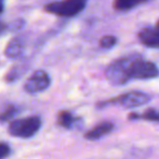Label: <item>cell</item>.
Masks as SVG:
<instances>
[{"label": "cell", "instance_id": "1", "mask_svg": "<svg viewBox=\"0 0 159 159\" xmlns=\"http://www.w3.org/2000/svg\"><path fill=\"white\" fill-rule=\"evenodd\" d=\"M40 126H42V119L37 116H31L11 121L8 130L10 135L14 137L30 139L39 131Z\"/></svg>", "mask_w": 159, "mask_h": 159}, {"label": "cell", "instance_id": "2", "mask_svg": "<svg viewBox=\"0 0 159 159\" xmlns=\"http://www.w3.org/2000/svg\"><path fill=\"white\" fill-rule=\"evenodd\" d=\"M87 0H60L53 1L44 7L45 11L62 18L75 16L84 10Z\"/></svg>", "mask_w": 159, "mask_h": 159}, {"label": "cell", "instance_id": "3", "mask_svg": "<svg viewBox=\"0 0 159 159\" xmlns=\"http://www.w3.org/2000/svg\"><path fill=\"white\" fill-rule=\"evenodd\" d=\"M131 61L130 57L120 58L113 61L106 70V79L110 84L115 86L123 85L130 80L129 75V64Z\"/></svg>", "mask_w": 159, "mask_h": 159}, {"label": "cell", "instance_id": "4", "mask_svg": "<svg viewBox=\"0 0 159 159\" xmlns=\"http://www.w3.org/2000/svg\"><path fill=\"white\" fill-rule=\"evenodd\" d=\"M159 70L152 62L145 61L139 56H131L129 64V75L130 79H154L158 76Z\"/></svg>", "mask_w": 159, "mask_h": 159}, {"label": "cell", "instance_id": "5", "mask_svg": "<svg viewBox=\"0 0 159 159\" xmlns=\"http://www.w3.org/2000/svg\"><path fill=\"white\" fill-rule=\"evenodd\" d=\"M149 100L150 96L147 94L142 93V92H130V93H125L117 96V97H113L106 102H98L97 107L102 108L107 105H120L125 108H134V107L143 106V105L147 104Z\"/></svg>", "mask_w": 159, "mask_h": 159}, {"label": "cell", "instance_id": "6", "mask_svg": "<svg viewBox=\"0 0 159 159\" xmlns=\"http://www.w3.org/2000/svg\"><path fill=\"white\" fill-rule=\"evenodd\" d=\"M50 83L51 80L48 73L44 70H38L27 79L24 84V91L29 94L42 93L50 86Z\"/></svg>", "mask_w": 159, "mask_h": 159}, {"label": "cell", "instance_id": "7", "mask_svg": "<svg viewBox=\"0 0 159 159\" xmlns=\"http://www.w3.org/2000/svg\"><path fill=\"white\" fill-rule=\"evenodd\" d=\"M25 48V43L22 37H13L9 43L7 44L5 48V56L9 59H18L23 53Z\"/></svg>", "mask_w": 159, "mask_h": 159}, {"label": "cell", "instance_id": "8", "mask_svg": "<svg viewBox=\"0 0 159 159\" xmlns=\"http://www.w3.org/2000/svg\"><path fill=\"white\" fill-rule=\"evenodd\" d=\"M113 123L109 121H105L99 123L98 125L94 126L93 129H91L89 131H87L85 133L84 137L89 141H95V139H99L100 137L105 136L108 133H110L113 130Z\"/></svg>", "mask_w": 159, "mask_h": 159}, {"label": "cell", "instance_id": "9", "mask_svg": "<svg viewBox=\"0 0 159 159\" xmlns=\"http://www.w3.org/2000/svg\"><path fill=\"white\" fill-rule=\"evenodd\" d=\"M139 39L147 47L159 48V32L156 29H143L139 33Z\"/></svg>", "mask_w": 159, "mask_h": 159}, {"label": "cell", "instance_id": "10", "mask_svg": "<svg viewBox=\"0 0 159 159\" xmlns=\"http://www.w3.org/2000/svg\"><path fill=\"white\" fill-rule=\"evenodd\" d=\"M58 124L64 129H72L73 126H76V123L81 121V118H75L70 111H60L58 115Z\"/></svg>", "mask_w": 159, "mask_h": 159}, {"label": "cell", "instance_id": "11", "mask_svg": "<svg viewBox=\"0 0 159 159\" xmlns=\"http://www.w3.org/2000/svg\"><path fill=\"white\" fill-rule=\"evenodd\" d=\"M129 120H147V121L159 122V111L156 109H148L143 113H130Z\"/></svg>", "mask_w": 159, "mask_h": 159}, {"label": "cell", "instance_id": "12", "mask_svg": "<svg viewBox=\"0 0 159 159\" xmlns=\"http://www.w3.org/2000/svg\"><path fill=\"white\" fill-rule=\"evenodd\" d=\"M145 1L147 0H113V8L118 11H126Z\"/></svg>", "mask_w": 159, "mask_h": 159}, {"label": "cell", "instance_id": "13", "mask_svg": "<svg viewBox=\"0 0 159 159\" xmlns=\"http://www.w3.org/2000/svg\"><path fill=\"white\" fill-rule=\"evenodd\" d=\"M18 113V109L14 106H8L2 112H0V122H7Z\"/></svg>", "mask_w": 159, "mask_h": 159}, {"label": "cell", "instance_id": "14", "mask_svg": "<svg viewBox=\"0 0 159 159\" xmlns=\"http://www.w3.org/2000/svg\"><path fill=\"white\" fill-rule=\"evenodd\" d=\"M116 44H117V37L112 35H106L100 38L99 40V46L102 48H106V49L112 48Z\"/></svg>", "mask_w": 159, "mask_h": 159}, {"label": "cell", "instance_id": "15", "mask_svg": "<svg viewBox=\"0 0 159 159\" xmlns=\"http://www.w3.org/2000/svg\"><path fill=\"white\" fill-rule=\"evenodd\" d=\"M22 71L23 70H21L20 66H13V68L7 73V75H6V77H5L6 82H10V83L14 82L16 79H19V77L21 76V74L23 73Z\"/></svg>", "mask_w": 159, "mask_h": 159}, {"label": "cell", "instance_id": "16", "mask_svg": "<svg viewBox=\"0 0 159 159\" xmlns=\"http://www.w3.org/2000/svg\"><path fill=\"white\" fill-rule=\"evenodd\" d=\"M10 155V146L7 143H0V158H5Z\"/></svg>", "mask_w": 159, "mask_h": 159}, {"label": "cell", "instance_id": "17", "mask_svg": "<svg viewBox=\"0 0 159 159\" xmlns=\"http://www.w3.org/2000/svg\"><path fill=\"white\" fill-rule=\"evenodd\" d=\"M6 30H7V25H6L3 22H1V21H0V34H2Z\"/></svg>", "mask_w": 159, "mask_h": 159}, {"label": "cell", "instance_id": "18", "mask_svg": "<svg viewBox=\"0 0 159 159\" xmlns=\"http://www.w3.org/2000/svg\"><path fill=\"white\" fill-rule=\"evenodd\" d=\"M5 10V0H0V14Z\"/></svg>", "mask_w": 159, "mask_h": 159}, {"label": "cell", "instance_id": "19", "mask_svg": "<svg viewBox=\"0 0 159 159\" xmlns=\"http://www.w3.org/2000/svg\"><path fill=\"white\" fill-rule=\"evenodd\" d=\"M155 29H156V30H157V31H158V32H159V21H158V22H157V23H156V27H155Z\"/></svg>", "mask_w": 159, "mask_h": 159}]
</instances>
